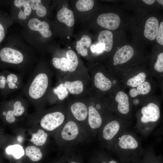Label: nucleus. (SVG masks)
I'll return each mask as SVG.
<instances>
[{
    "mask_svg": "<svg viewBox=\"0 0 163 163\" xmlns=\"http://www.w3.org/2000/svg\"><path fill=\"white\" fill-rule=\"evenodd\" d=\"M131 125L122 118H112L106 122L97 134L102 146L110 152L115 141L123 132L131 128Z\"/></svg>",
    "mask_w": 163,
    "mask_h": 163,
    "instance_id": "obj_4",
    "label": "nucleus"
},
{
    "mask_svg": "<svg viewBox=\"0 0 163 163\" xmlns=\"http://www.w3.org/2000/svg\"><path fill=\"white\" fill-rule=\"evenodd\" d=\"M142 1L148 5H152L154 3L155 0H143Z\"/></svg>",
    "mask_w": 163,
    "mask_h": 163,
    "instance_id": "obj_38",
    "label": "nucleus"
},
{
    "mask_svg": "<svg viewBox=\"0 0 163 163\" xmlns=\"http://www.w3.org/2000/svg\"><path fill=\"white\" fill-rule=\"evenodd\" d=\"M9 99H3L1 102V113L7 122L12 123L15 121L16 117L24 114L26 104L29 101L20 93Z\"/></svg>",
    "mask_w": 163,
    "mask_h": 163,
    "instance_id": "obj_7",
    "label": "nucleus"
},
{
    "mask_svg": "<svg viewBox=\"0 0 163 163\" xmlns=\"http://www.w3.org/2000/svg\"><path fill=\"white\" fill-rule=\"evenodd\" d=\"M48 136V134L43 129H40L32 134L30 142L37 145L41 146L46 143Z\"/></svg>",
    "mask_w": 163,
    "mask_h": 163,
    "instance_id": "obj_27",
    "label": "nucleus"
},
{
    "mask_svg": "<svg viewBox=\"0 0 163 163\" xmlns=\"http://www.w3.org/2000/svg\"><path fill=\"white\" fill-rule=\"evenodd\" d=\"M151 85L147 81H145L137 86L136 88H132L129 91L130 96L134 97L139 94L145 95L149 93L151 91Z\"/></svg>",
    "mask_w": 163,
    "mask_h": 163,
    "instance_id": "obj_26",
    "label": "nucleus"
},
{
    "mask_svg": "<svg viewBox=\"0 0 163 163\" xmlns=\"http://www.w3.org/2000/svg\"><path fill=\"white\" fill-rule=\"evenodd\" d=\"M15 6L19 8L20 12L18 18L21 19H25L30 14L31 8L29 0H15L14 1Z\"/></svg>",
    "mask_w": 163,
    "mask_h": 163,
    "instance_id": "obj_22",
    "label": "nucleus"
},
{
    "mask_svg": "<svg viewBox=\"0 0 163 163\" xmlns=\"http://www.w3.org/2000/svg\"><path fill=\"white\" fill-rule=\"evenodd\" d=\"M142 139L131 128L122 133L114 142L110 151L123 163H139L145 149Z\"/></svg>",
    "mask_w": 163,
    "mask_h": 163,
    "instance_id": "obj_2",
    "label": "nucleus"
},
{
    "mask_svg": "<svg viewBox=\"0 0 163 163\" xmlns=\"http://www.w3.org/2000/svg\"><path fill=\"white\" fill-rule=\"evenodd\" d=\"M54 74L50 70L38 66L29 75L20 93L35 105H43L46 101V97L52 87Z\"/></svg>",
    "mask_w": 163,
    "mask_h": 163,
    "instance_id": "obj_1",
    "label": "nucleus"
},
{
    "mask_svg": "<svg viewBox=\"0 0 163 163\" xmlns=\"http://www.w3.org/2000/svg\"><path fill=\"white\" fill-rule=\"evenodd\" d=\"M52 62L53 65L56 69L62 72H68L66 58L64 57H54L52 59Z\"/></svg>",
    "mask_w": 163,
    "mask_h": 163,
    "instance_id": "obj_29",
    "label": "nucleus"
},
{
    "mask_svg": "<svg viewBox=\"0 0 163 163\" xmlns=\"http://www.w3.org/2000/svg\"><path fill=\"white\" fill-rule=\"evenodd\" d=\"M135 128L137 133L147 137L158 125L160 117L159 107L155 103H149L142 107Z\"/></svg>",
    "mask_w": 163,
    "mask_h": 163,
    "instance_id": "obj_3",
    "label": "nucleus"
},
{
    "mask_svg": "<svg viewBox=\"0 0 163 163\" xmlns=\"http://www.w3.org/2000/svg\"><path fill=\"white\" fill-rule=\"evenodd\" d=\"M155 70L159 72H163V53H161L158 56L154 66Z\"/></svg>",
    "mask_w": 163,
    "mask_h": 163,
    "instance_id": "obj_33",
    "label": "nucleus"
},
{
    "mask_svg": "<svg viewBox=\"0 0 163 163\" xmlns=\"http://www.w3.org/2000/svg\"><path fill=\"white\" fill-rule=\"evenodd\" d=\"M97 40L99 43L103 45L104 50L108 52L111 50L113 43V35L111 32L108 30L101 31L99 34Z\"/></svg>",
    "mask_w": 163,
    "mask_h": 163,
    "instance_id": "obj_20",
    "label": "nucleus"
},
{
    "mask_svg": "<svg viewBox=\"0 0 163 163\" xmlns=\"http://www.w3.org/2000/svg\"><path fill=\"white\" fill-rule=\"evenodd\" d=\"M62 78L58 79L63 84L68 93L77 97V99H86L85 95L89 90L87 79L79 75L73 74L67 75Z\"/></svg>",
    "mask_w": 163,
    "mask_h": 163,
    "instance_id": "obj_9",
    "label": "nucleus"
},
{
    "mask_svg": "<svg viewBox=\"0 0 163 163\" xmlns=\"http://www.w3.org/2000/svg\"><path fill=\"white\" fill-rule=\"evenodd\" d=\"M66 56L68 71L70 73H72L75 71L78 64V57L75 53L72 50L67 51Z\"/></svg>",
    "mask_w": 163,
    "mask_h": 163,
    "instance_id": "obj_25",
    "label": "nucleus"
},
{
    "mask_svg": "<svg viewBox=\"0 0 163 163\" xmlns=\"http://www.w3.org/2000/svg\"><path fill=\"white\" fill-rule=\"evenodd\" d=\"M26 155L32 161H37L42 157V153L40 149L34 146H27L25 149Z\"/></svg>",
    "mask_w": 163,
    "mask_h": 163,
    "instance_id": "obj_28",
    "label": "nucleus"
},
{
    "mask_svg": "<svg viewBox=\"0 0 163 163\" xmlns=\"http://www.w3.org/2000/svg\"><path fill=\"white\" fill-rule=\"evenodd\" d=\"M91 40L87 35H84L76 42V49L78 53L83 57L88 55V48L90 46Z\"/></svg>",
    "mask_w": 163,
    "mask_h": 163,
    "instance_id": "obj_24",
    "label": "nucleus"
},
{
    "mask_svg": "<svg viewBox=\"0 0 163 163\" xmlns=\"http://www.w3.org/2000/svg\"><path fill=\"white\" fill-rule=\"evenodd\" d=\"M134 54L133 47L129 45H125L120 48L115 54L113 60V65L124 63L129 61Z\"/></svg>",
    "mask_w": 163,
    "mask_h": 163,
    "instance_id": "obj_15",
    "label": "nucleus"
},
{
    "mask_svg": "<svg viewBox=\"0 0 163 163\" xmlns=\"http://www.w3.org/2000/svg\"><path fill=\"white\" fill-rule=\"evenodd\" d=\"M67 111L73 118L91 136L88 126V108L87 99H76L69 103Z\"/></svg>",
    "mask_w": 163,
    "mask_h": 163,
    "instance_id": "obj_11",
    "label": "nucleus"
},
{
    "mask_svg": "<svg viewBox=\"0 0 163 163\" xmlns=\"http://www.w3.org/2000/svg\"><path fill=\"white\" fill-rule=\"evenodd\" d=\"M139 163H163V160L161 155L156 154L154 145L145 149L142 159Z\"/></svg>",
    "mask_w": 163,
    "mask_h": 163,
    "instance_id": "obj_19",
    "label": "nucleus"
},
{
    "mask_svg": "<svg viewBox=\"0 0 163 163\" xmlns=\"http://www.w3.org/2000/svg\"><path fill=\"white\" fill-rule=\"evenodd\" d=\"M7 154H11L17 159H19L23 156L24 154V150L23 147L19 144L10 145L6 149Z\"/></svg>",
    "mask_w": 163,
    "mask_h": 163,
    "instance_id": "obj_30",
    "label": "nucleus"
},
{
    "mask_svg": "<svg viewBox=\"0 0 163 163\" xmlns=\"http://www.w3.org/2000/svg\"><path fill=\"white\" fill-rule=\"evenodd\" d=\"M115 100L117 103V111L122 116V119L127 122L126 117L128 115L130 110L128 95L123 91H120L117 93Z\"/></svg>",
    "mask_w": 163,
    "mask_h": 163,
    "instance_id": "obj_14",
    "label": "nucleus"
},
{
    "mask_svg": "<svg viewBox=\"0 0 163 163\" xmlns=\"http://www.w3.org/2000/svg\"><path fill=\"white\" fill-rule=\"evenodd\" d=\"M29 28L34 31H38L41 35L46 38H49L52 35L51 31L49 30V25L45 21H41L36 18L31 19L28 23Z\"/></svg>",
    "mask_w": 163,
    "mask_h": 163,
    "instance_id": "obj_16",
    "label": "nucleus"
},
{
    "mask_svg": "<svg viewBox=\"0 0 163 163\" xmlns=\"http://www.w3.org/2000/svg\"><path fill=\"white\" fill-rule=\"evenodd\" d=\"M92 82L94 86L102 91H108L111 88L110 80L102 72H98L93 75Z\"/></svg>",
    "mask_w": 163,
    "mask_h": 163,
    "instance_id": "obj_17",
    "label": "nucleus"
},
{
    "mask_svg": "<svg viewBox=\"0 0 163 163\" xmlns=\"http://www.w3.org/2000/svg\"><path fill=\"white\" fill-rule=\"evenodd\" d=\"M59 136L62 145L84 142L90 135L73 118L67 111L66 119L60 127Z\"/></svg>",
    "mask_w": 163,
    "mask_h": 163,
    "instance_id": "obj_6",
    "label": "nucleus"
},
{
    "mask_svg": "<svg viewBox=\"0 0 163 163\" xmlns=\"http://www.w3.org/2000/svg\"><path fill=\"white\" fill-rule=\"evenodd\" d=\"M36 13L40 17H43L45 16L47 13L46 8L42 4L36 10Z\"/></svg>",
    "mask_w": 163,
    "mask_h": 163,
    "instance_id": "obj_36",
    "label": "nucleus"
},
{
    "mask_svg": "<svg viewBox=\"0 0 163 163\" xmlns=\"http://www.w3.org/2000/svg\"><path fill=\"white\" fill-rule=\"evenodd\" d=\"M26 56L21 51L9 47H4L0 50V69H5L12 67L17 69L19 73L24 77L29 75L32 70L27 64Z\"/></svg>",
    "mask_w": 163,
    "mask_h": 163,
    "instance_id": "obj_5",
    "label": "nucleus"
},
{
    "mask_svg": "<svg viewBox=\"0 0 163 163\" xmlns=\"http://www.w3.org/2000/svg\"><path fill=\"white\" fill-rule=\"evenodd\" d=\"M57 18L59 21L71 27L73 25L75 19L72 11L68 8L64 7L58 12Z\"/></svg>",
    "mask_w": 163,
    "mask_h": 163,
    "instance_id": "obj_21",
    "label": "nucleus"
},
{
    "mask_svg": "<svg viewBox=\"0 0 163 163\" xmlns=\"http://www.w3.org/2000/svg\"><path fill=\"white\" fill-rule=\"evenodd\" d=\"M159 27L158 20L155 17H151L146 21L145 25L144 35L147 39L154 40L156 37Z\"/></svg>",
    "mask_w": 163,
    "mask_h": 163,
    "instance_id": "obj_18",
    "label": "nucleus"
},
{
    "mask_svg": "<svg viewBox=\"0 0 163 163\" xmlns=\"http://www.w3.org/2000/svg\"><path fill=\"white\" fill-rule=\"evenodd\" d=\"M146 74L141 72L132 78L129 79L127 82V85L132 87H137L145 81L146 77Z\"/></svg>",
    "mask_w": 163,
    "mask_h": 163,
    "instance_id": "obj_31",
    "label": "nucleus"
},
{
    "mask_svg": "<svg viewBox=\"0 0 163 163\" xmlns=\"http://www.w3.org/2000/svg\"><path fill=\"white\" fill-rule=\"evenodd\" d=\"M67 114V108H62L47 112L40 120V125L44 129L53 131L60 128L65 122Z\"/></svg>",
    "mask_w": 163,
    "mask_h": 163,
    "instance_id": "obj_12",
    "label": "nucleus"
},
{
    "mask_svg": "<svg viewBox=\"0 0 163 163\" xmlns=\"http://www.w3.org/2000/svg\"><path fill=\"white\" fill-rule=\"evenodd\" d=\"M139 101L137 99H134L133 101V104L135 105H137L139 103Z\"/></svg>",
    "mask_w": 163,
    "mask_h": 163,
    "instance_id": "obj_40",
    "label": "nucleus"
},
{
    "mask_svg": "<svg viewBox=\"0 0 163 163\" xmlns=\"http://www.w3.org/2000/svg\"><path fill=\"white\" fill-rule=\"evenodd\" d=\"M64 163H80L77 160H67L66 161H64Z\"/></svg>",
    "mask_w": 163,
    "mask_h": 163,
    "instance_id": "obj_39",
    "label": "nucleus"
},
{
    "mask_svg": "<svg viewBox=\"0 0 163 163\" xmlns=\"http://www.w3.org/2000/svg\"><path fill=\"white\" fill-rule=\"evenodd\" d=\"M88 108V126L91 136H95L109 119L103 116L101 112V106L95 104L89 97L87 99Z\"/></svg>",
    "mask_w": 163,
    "mask_h": 163,
    "instance_id": "obj_10",
    "label": "nucleus"
},
{
    "mask_svg": "<svg viewBox=\"0 0 163 163\" xmlns=\"http://www.w3.org/2000/svg\"><path fill=\"white\" fill-rule=\"evenodd\" d=\"M157 42L160 44L163 45V22L162 21L159 26L158 31L156 37Z\"/></svg>",
    "mask_w": 163,
    "mask_h": 163,
    "instance_id": "obj_35",
    "label": "nucleus"
},
{
    "mask_svg": "<svg viewBox=\"0 0 163 163\" xmlns=\"http://www.w3.org/2000/svg\"><path fill=\"white\" fill-rule=\"evenodd\" d=\"M90 50L92 53L96 52L98 53H101L104 50V47L103 44L98 43L96 45H91Z\"/></svg>",
    "mask_w": 163,
    "mask_h": 163,
    "instance_id": "obj_34",
    "label": "nucleus"
},
{
    "mask_svg": "<svg viewBox=\"0 0 163 163\" xmlns=\"http://www.w3.org/2000/svg\"><path fill=\"white\" fill-rule=\"evenodd\" d=\"M157 2L162 5H163V1L162 0H158Z\"/></svg>",
    "mask_w": 163,
    "mask_h": 163,
    "instance_id": "obj_41",
    "label": "nucleus"
},
{
    "mask_svg": "<svg viewBox=\"0 0 163 163\" xmlns=\"http://www.w3.org/2000/svg\"><path fill=\"white\" fill-rule=\"evenodd\" d=\"M94 1L92 0H79L76 4L77 9L80 11L90 10L93 7Z\"/></svg>",
    "mask_w": 163,
    "mask_h": 163,
    "instance_id": "obj_32",
    "label": "nucleus"
},
{
    "mask_svg": "<svg viewBox=\"0 0 163 163\" xmlns=\"http://www.w3.org/2000/svg\"><path fill=\"white\" fill-rule=\"evenodd\" d=\"M98 24L104 28L113 30L118 27L120 19L119 16L113 13H107L100 15L97 19Z\"/></svg>",
    "mask_w": 163,
    "mask_h": 163,
    "instance_id": "obj_13",
    "label": "nucleus"
},
{
    "mask_svg": "<svg viewBox=\"0 0 163 163\" xmlns=\"http://www.w3.org/2000/svg\"><path fill=\"white\" fill-rule=\"evenodd\" d=\"M24 77L19 73L6 69L0 70V96L3 99L11 94L21 91L24 87Z\"/></svg>",
    "mask_w": 163,
    "mask_h": 163,
    "instance_id": "obj_8",
    "label": "nucleus"
},
{
    "mask_svg": "<svg viewBox=\"0 0 163 163\" xmlns=\"http://www.w3.org/2000/svg\"><path fill=\"white\" fill-rule=\"evenodd\" d=\"M92 163H123L118 161L103 150L96 152Z\"/></svg>",
    "mask_w": 163,
    "mask_h": 163,
    "instance_id": "obj_23",
    "label": "nucleus"
},
{
    "mask_svg": "<svg viewBox=\"0 0 163 163\" xmlns=\"http://www.w3.org/2000/svg\"><path fill=\"white\" fill-rule=\"evenodd\" d=\"M5 35L4 27L2 24L0 22V43L4 39Z\"/></svg>",
    "mask_w": 163,
    "mask_h": 163,
    "instance_id": "obj_37",
    "label": "nucleus"
}]
</instances>
